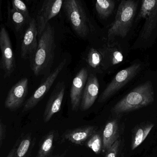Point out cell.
Segmentation results:
<instances>
[{"label":"cell","instance_id":"obj_1","mask_svg":"<svg viewBox=\"0 0 157 157\" xmlns=\"http://www.w3.org/2000/svg\"><path fill=\"white\" fill-rule=\"evenodd\" d=\"M155 100V92L150 82H146L135 88L111 109V112L119 116L144 108Z\"/></svg>","mask_w":157,"mask_h":157},{"label":"cell","instance_id":"obj_7","mask_svg":"<svg viewBox=\"0 0 157 157\" xmlns=\"http://www.w3.org/2000/svg\"><path fill=\"white\" fill-rule=\"evenodd\" d=\"M0 68L4 72L5 77H9L15 70L16 61L11 40L4 27H2L0 31Z\"/></svg>","mask_w":157,"mask_h":157},{"label":"cell","instance_id":"obj_13","mask_svg":"<svg viewBox=\"0 0 157 157\" xmlns=\"http://www.w3.org/2000/svg\"><path fill=\"white\" fill-rule=\"evenodd\" d=\"M98 131V127L90 125L68 130L62 135L61 142H68L78 145L84 146L89 138Z\"/></svg>","mask_w":157,"mask_h":157},{"label":"cell","instance_id":"obj_28","mask_svg":"<svg viewBox=\"0 0 157 157\" xmlns=\"http://www.w3.org/2000/svg\"><path fill=\"white\" fill-rule=\"evenodd\" d=\"M17 144L16 143H15L14 144L13 146L12 147V149L10 150L8 153V155L6 156V157H14L16 147Z\"/></svg>","mask_w":157,"mask_h":157},{"label":"cell","instance_id":"obj_20","mask_svg":"<svg viewBox=\"0 0 157 157\" xmlns=\"http://www.w3.org/2000/svg\"><path fill=\"white\" fill-rule=\"evenodd\" d=\"M58 131H51L44 135L40 140L36 157H49L53 150L54 144L58 138Z\"/></svg>","mask_w":157,"mask_h":157},{"label":"cell","instance_id":"obj_19","mask_svg":"<svg viewBox=\"0 0 157 157\" xmlns=\"http://www.w3.org/2000/svg\"><path fill=\"white\" fill-rule=\"evenodd\" d=\"M155 124L151 122H144L134 128L132 133L131 149L135 150L140 146L147 138Z\"/></svg>","mask_w":157,"mask_h":157},{"label":"cell","instance_id":"obj_10","mask_svg":"<svg viewBox=\"0 0 157 157\" xmlns=\"http://www.w3.org/2000/svg\"><path fill=\"white\" fill-rule=\"evenodd\" d=\"M28 79L24 77L12 87L5 101L6 108L15 111L23 106L28 92Z\"/></svg>","mask_w":157,"mask_h":157},{"label":"cell","instance_id":"obj_4","mask_svg":"<svg viewBox=\"0 0 157 157\" xmlns=\"http://www.w3.org/2000/svg\"><path fill=\"white\" fill-rule=\"evenodd\" d=\"M63 5L74 30L79 37H86L90 32L89 22L81 2L66 0Z\"/></svg>","mask_w":157,"mask_h":157},{"label":"cell","instance_id":"obj_11","mask_svg":"<svg viewBox=\"0 0 157 157\" xmlns=\"http://www.w3.org/2000/svg\"><path fill=\"white\" fill-rule=\"evenodd\" d=\"M37 36L36 22L35 18H32L29 23L22 40L21 47V56L22 59H29L30 61L32 60L38 45Z\"/></svg>","mask_w":157,"mask_h":157},{"label":"cell","instance_id":"obj_2","mask_svg":"<svg viewBox=\"0 0 157 157\" xmlns=\"http://www.w3.org/2000/svg\"><path fill=\"white\" fill-rule=\"evenodd\" d=\"M54 28L48 23L40 36L37 49L31 60V67L36 76L42 74L53 62L56 45Z\"/></svg>","mask_w":157,"mask_h":157},{"label":"cell","instance_id":"obj_17","mask_svg":"<svg viewBox=\"0 0 157 157\" xmlns=\"http://www.w3.org/2000/svg\"><path fill=\"white\" fill-rule=\"evenodd\" d=\"M102 132V152L105 153L120 137L119 123L117 120H110L105 124Z\"/></svg>","mask_w":157,"mask_h":157},{"label":"cell","instance_id":"obj_18","mask_svg":"<svg viewBox=\"0 0 157 157\" xmlns=\"http://www.w3.org/2000/svg\"><path fill=\"white\" fill-rule=\"evenodd\" d=\"M17 144L14 157H29L36 143V138L31 133H23L16 141Z\"/></svg>","mask_w":157,"mask_h":157},{"label":"cell","instance_id":"obj_21","mask_svg":"<svg viewBox=\"0 0 157 157\" xmlns=\"http://www.w3.org/2000/svg\"><path fill=\"white\" fill-rule=\"evenodd\" d=\"M115 5V2L113 0H98L96 2L95 8L100 18L106 19L112 14Z\"/></svg>","mask_w":157,"mask_h":157},{"label":"cell","instance_id":"obj_24","mask_svg":"<svg viewBox=\"0 0 157 157\" xmlns=\"http://www.w3.org/2000/svg\"><path fill=\"white\" fill-rule=\"evenodd\" d=\"M9 15L15 29L17 31L22 29L27 21L29 20L23 14L15 10L13 7L9 10Z\"/></svg>","mask_w":157,"mask_h":157},{"label":"cell","instance_id":"obj_29","mask_svg":"<svg viewBox=\"0 0 157 157\" xmlns=\"http://www.w3.org/2000/svg\"><path fill=\"white\" fill-rule=\"evenodd\" d=\"M67 151L61 154H59V155H51L49 157H65L67 154Z\"/></svg>","mask_w":157,"mask_h":157},{"label":"cell","instance_id":"obj_6","mask_svg":"<svg viewBox=\"0 0 157 157\" xmlns=\"http://www.w3.org/2000/svg\"><path fill=\"white\" fill-rule=\"evenodd\" d=\"M66 63V59L63 60L51 73H49L48 77L40 84L32 96L26 100L24 104L23 112H27L34 108L47 95L59 74L64 68Z\"/></svg>","mask_w":157,"mask_h":157},{"label":"cell","instance_id":"obj_9","mask_svg":"<svg viewBox=\"0 0 157 157\" xmlns=\"http://www.w3.org/2000/svg\"><path fill=\"white\" fill-rule=\"evenodd\" d=\"M63 0H46L37 15L38 36L40 37L49 21L59 13L63 5Z\"/></svg>","mask_w":157,"mask_h":157},{"label":"cell","instance_id":"obj_12","mask_svg":"<svg viewBox=\"0 0 157 157\" xmlns=\"http://www.w3.org/2000/svg\"><path fill=\"white\" fill-rule=\"evenodd\" d=\"M65 91V84L63 82H59L54 88L44 112L43 121L45 123L48 122L60 110Z\"/></svg>","mask_w":157,"mask_h":157},{"label":"cell","instance_id":"obj_27","mask_svg":"<svg viewBox=\"0 0 157 157\" xmlns=\"http://www.w3.org/2000/svg\"><path fill=\"white\" fill-rule=\"evenodd\" d=\"M6 135V127L0 119V148L2 145Z\"/></svg>","mask_w":157,"mask_h":157},{"label":"cell","instance_id":"obj_22","mask_svg":"<svg viewBox=\"0 0 157 157\" xmlns=\"http://www.w3.org/2000/svg\"><path fill=\"white\" fill-rule=\"evenodd\" d=\"M102 131H98L89 138L85 145L96 155H99L102 152Z\"/></svg>","mask_w":157,"mask_h":157},{"label":"cell","instance_id":"obj_23","mask_svg":"<svg viewBox=\"0 0 157 157\" xmlns=\"http://www.w3.org/2000/svg\"><path fill=\"white\" fill-rule=\"evenodd\" d=\"M102 57L99 51L94 48H91L89 51L86 58L88 64L92 69L98 70L101 68Z\"/></svg>","mask_w":157,"mask_h":157},{"label":"cell","instance_id":"obj_8","mask_svg":"<svg viewBox=\"0 0 157 157\" xmlns=\"http://www.w3.org/2000/svg\"><path fill=\"white\" fill-rule=\"evenodd\" d=\"M137 19L145 20L141 37L147 39L155 28L157 22V0L142 1Z\"/></svg>","mask_w":157,"mask_h":157},{"label":"cell","instance_id":"obj_5","mask_svg":"<svg viewBox=\"0 0 157 157\" xmlns=\"http://www.w3.org/2000/svg\"><path fill=\"white\" fill-rule=\"evenodd\" d=\"M141 67L140 64L135 63L118 72L101 95L98 102H105L116 94L136 75Z\"/></svg>","mask_w":157,"mask_h":157},{"label":"cell","instance_id":"obj_26","mask_svg":"<svg viewBox=\"0 0 157 157\" xmlns=\"http://www.w3.org/2000/svg\"><path fill=\"white\" fill-rule=\"evenodd\" d=\"M121 141L117 140L105 153V157H117L120 149Z\"/></svg>","mask_w":157,"mask_h":157},{"label":"cell","instance_id":"obj_16","mask_svg":"<svg viewBox=\"0 0 157 157\" xmlns=\"http://www.w3.org/2000/svg\"><path fill=\"white\" fill-rule=\"evenodd\" d=\"M99 52L102 57L101 68L103 70H107L123 61V54L115 44L109 43Z\"/></svg>","mask_w":157,"mask_h":157},{"label":"cell","instance_id":"obj_3","mask_svg":"<svg viewBox=\"0 0 157 157\" xmlns=\"http://www.w3.org/2000/svg\"><path fill=\"white\" fill-rule=\"evenodd\" d=\"M137 6V2L134 1L124 0L121 2L115 20L108 30L109 42H111L115 37L124 38L127 36L132 25Z\"/></svg>","mask_w":157,"mask_h":157},{"label":"cell","instance_id":"obj_25","mask_svg":"<svg viewBox=\"0 0 157 157\" xmlns=\"http://www.w3.org/2000/svg\"><path fill=\"white\" fill-rule=\"evenodd\" d=\"M12 7L23 14L27 19H29V14L25 4L20 0H13L12 2Z\"/></svg>","mask_w":157,"mask_h":157},{"label":"cell","instance_id":"obj_14","mask_svg":"<svg viewBox=\"0 0 157 157\" xmlns=\"http://www.w3.org/2000/svg\"><path fill=\"white\" fill-rule=\"evenodd\" d=\"M88 77V72L83 68L78 72L73 80L70 93L71 106L74 111L78 110L80 106L81 97L84 88Z\"/></svg>","mask_w":157,"mask_h":157},{"label":"cell","instance_id":"obj_15","mask_svg":"<svg viewBox=\"0 0 157 157\" xmlns=\"http://www.w3.org/2000/svg\"><path fill=\"white\" fill-rule=\"evenodd\" d=\"M99 89L98 80L96 76L91 74L88 77L81 97L80 108L82 111L88 110L93 106L98 98Z\"/></svg>","mask_w":157,"mask_h":157}]
</instances>
